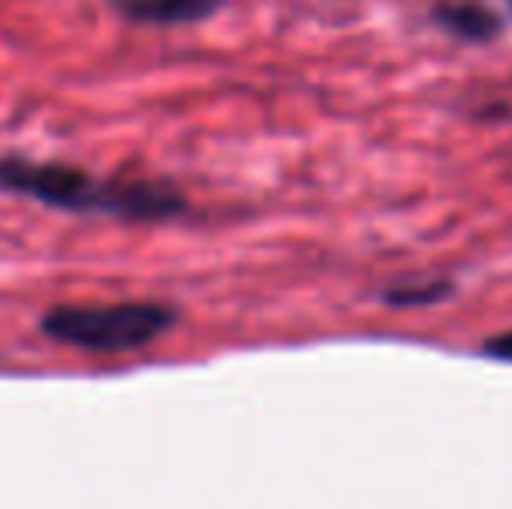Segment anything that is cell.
<instances>
[{"mask_svg": "<svg viewBox=\"0 0 512 509\" xmlns=\"http://www.w3.org/2000/svg\"><path fill=\"white\" fill-rule=\"evenodd\" d=\"M0 189L39 199L46 206L81 213H115V217L157 220L182 210V199L164 185L150 182H98L88 171L67 164H39L7 157L0 161Z\"/></svg>", "mask_w": 512, "mask_h": 509, "instance_id": "obj_1", "label": "cell"}, {"mask_svg": "<svg viewBox=\"0 0 512 509\" xmlns=\"http://www.w3.org/2000/svg\"><path fill=\"white\" fill-rule=\"evenodd\" d=\"M175 314L161 304H74L53 307L42 318V332L91 353H133L164 335Z\"/></svg>", "mask_w": 512, "mask_h": 509, "instance_id": "obj_2", "label": "cell"}, {"mask_svg": "<svg viewBox=\"0 0 512 509\" xmlns=\"http://www.w3.org/2000/svg\"><path fill=\"white\" fill-rule=\"evenodd\" d=\"M432 21L460 42H492L502 35V18L481 0H436Z\"/></svg>", "mask_w": 512, "mask_h": 509, "instance_id": "obj_3", "label": "cell"}, {"mask_svg": "<svg viewBox=\"0 0 512 509\" xmlns=\"http://www.w3.org/2000/svg\"><path fill=\"white\" fill-rule=\"evenodd\" d=\"M122 18L136 25H199L223 7V0H112Z\"/></svg>", "mask_w": 512, "mask_h": 509, "instance_id": "obj_4", "label": "cell"}, {"mask_svg": "<svg viewBox=\"0 0 512 509\" xmlns=\"http://www.w3.org/2000/svg\"><path fill=\"white\" fill-rule=\"evenodd\" d=\"M485 353H488V356H495V360H509V363H512V332L499 335V339H488Z\"/></svg>", "mask_w": 512, "mask_h": 509, "instance_id": "obj_5", "label": "cell"}, {"mask_svg": "<svg viewBox=\"0 0 512 509\" xmlns=\"http://www.w3.org/2000/svg\"><path fill=\"white\" fill-rule=\"evenodd\" d=\"M506 4H509V11H512V0H506Z\"/></svg>", "mask_w": 512, "mask_h": 509, "instance_id": "obj_6", "label": "cell"}]
</instances>
